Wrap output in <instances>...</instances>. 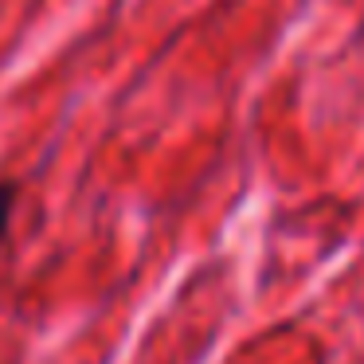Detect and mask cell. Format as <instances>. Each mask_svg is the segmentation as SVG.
<instances>
[{
    "label": "cell",
    "mask_w": 364,
    "mask_h": 364,
    "mask_svg": "<svg viewBox=\"0 0 364 364\" xmlns=\"http://www.w3.org/2000/svg\"><path fill=\"white\" fill-rule=\"evenodd\" d=\"M12 208H16V188L12 184H0V247H4V235H9Z\"/></svg>",
    "instance_id": "1"
}]
</instances>
